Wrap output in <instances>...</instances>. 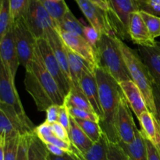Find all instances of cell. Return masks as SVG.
Segmentation results:
<instances>
[{"label": "cell", "mask_w": 160, "mask_h": 160, "mask_svg": "<svg viewBox=\"0 0 160 160\" xmlns=\"http://www.w3.org/2000/svg\"><path fill=\"white\" fill-rule=\"evenodd\" d=\"M24 86L41 112L52 105L62 106L65 101V95L44 64L38 45L34 57L25 68Z\"/></svg>", "instance_id": "cell-1"}, {"label": "cell", "mask_w": 160, "mask_h": 160, "mask_svg": "<svg viewBox=\"0 0 160 160\" xmlns=\"http://www.w3.org/2000/svg\"><path fill=\"white\" fill-rule=\"evenodd\" d=\"M95 73L98 82L100 105L103 112V118L99 124L108 142L119 143L117 117L120 98L123 93L120 84L101 67H95Z\"/></svg>", "instance_id": "cell-2"}, {"label": "cell", "mask_w": 160, "mask_h": 160, "mask_svg": "<svg viewBox=\"0 0 160 160\" xmlns=\"http://www.w3.org/2000/svg\"><path fill=\"white\" fill-rule=\"evenodd\" d=\"M117 36L102 34L95 48L97 67L107 72L117 82L131 81V78L117 42Z\"/></svg>", "instance_id": "cell-3"}, {"label": "cell", "mask_w": 160, "mask_h": 160, "mask_svg": "<svg viewBox=\"0 0 160 160\" xmlns=\"http://www.w3.org/2000/svg\"><path fill=\"white\" fill-rule=\"evenodd\" d=\"M117 39L131 80L142 91L148 110L156 117V111L153 97L154 82L148 67L142 61L136 50L130 48L120 38L117 37Z\"/></svg>", "instance_id": "cell-4"}, {"label": "cell", "mask_w": 160, "mask_h": 160, "mask_svg": "<svg viewBox=\"0 0 160 160\" xmlns=\"http://www.w3.org/2000/svg\"><path fill=\"white\" fill-rule=\"evenodd\" d=\"M0 105L13 109L27 125L35 128L23 109L15 86V78L2 63L0 65Z\"/></svg>", "instance_id": "cell-5"}, {"label": "cell", "mask_w": 160, "mask_h": 160, "mask_svg": "<svg viewBox=\"0 0 160 160\" xmlns=\"http://www.w3.org/2000/svg\"><path fill=\"white\" fill-rule=\"evenodd\" d=\"M111 9L108 11L114 31L118 38H129L128 26L131 15L139 11L137 0H109Z\"/></svg>", "instance_id": "cell-6"}, {"label": "cell", "mask_w": 160, "mask_h": 160, "mask_svg": "<svg viewBox=\"0 0 160 160\" xmlns=\"http://www.w3.org/2000/svg\"><path fill=\"white\" fill-rule=\"evenodd\" d=\"M12 25L20 64L26 68L34 56L38 39L30 30L23 18L14 21Z\"/></svg>", "instance_id": "cell-7"}, {"label": "cell", "mask_w": 160, "mask_h": 160, "mask_svg": "<svg viewBox=\"0 0 160 160\" xmlns=\"http://www.w3.org/2000/svg\"><path fill=\"white\" fill-rule=\"evenodd\" d=\"M24 20L37 39L44 38L48 31L57 28L41 0H31Z\"/></svg>", "instance_id": "cell-8"}, {"label": "cell", "mask_w": 160, "mask_h": 160, "mask_svg": "<svg viewBox=\"0 0 160 160\" xmlns=\"http://www.w3.org/2000/svg\"><path fill=\"white\" fill-rule=\"evenodd\" d=\"M88 21L89 25L95 28L101 34H106L117 36L108 11L105 10L91 0H74Z\"/></svg>", "instance_id": "cell-9"}, {"label": "cell", "mask_w": 160, "mask_h": 160, "mask_svg": "<svg viewBox=\"0 0 160 160\" xmlns=\"http://www.w3.org/2000/svg\"><path fill=\"white\" fill-rule=\"evenodd\" d=\"M37 45L45 67L53 77L66 97L71 90V86L61 69L51 45L45 38L38 39Z\"/></svg>", "instance_id": "cell-10"}, {"label": "cell", "mask_w": 160, "mask_h": 160, "mask_svg": "<svg viewBox=\"0 0 160 160\" xmlns=\"http://www.w3.org/2000/svg\"><path fill=\"white\" fill-rule=\"evenodd\" d=\"M117 131L119 142L129 144L135 138L138 128L134 123L131 107L125 98L121 97L117 117Z\"/></svg>", "instance_id": "cell-11"}, {"label": "cell", "mask_w": 160, "mask_h": 160, "mask_svg": "<svg viewBox=\"0 0 160 160\" xmlns=\"http://www.w3.org/2000/svg\"><path fill=\"white\" fill-rule=\"evenodd\" d=\"M58 34L66 46L87 61L94 69L97 67L96 53L93 47L83 36L66 32L56 28Z\"/></svg>", "instance_id": "cell-12"}, {"label": "cell", "mask_w": 160, "mask_h": 160, "mask_svg": "<svg viewBox=\"0 0 160 160\" xmlns=\"http://www.w3.org/2000/svg\"><path fill=\"white\" fill-rule=\"evenodd\" d=\"M0 57L1 63L9 70L15 78L20 64L14 36L13 25H11L7 32L0 38Z\"/></svg>", "instance_id": "cell-13"}, {"label": "cell", "mask_w": 160, "mask_h": 160, "mask_svg": "<svg viewBox=\"0 0 160 160\" xmlns=\"http://www.w3.org/2000/svg\"><path fill=\"white\" fill-rule=\"evenodd\" d=\"M128 34L129 38L138 46L153 47L158 43L148 31L139 11L133 12L131 15L128 26Z\"/></svg>", "instance_id": "cell-14"}, {"label": "cell", "mask_w": 160, "mask_h": 160, "mask_svg": "<svg viewBox=\"0 0 160 160\" xmlns=\"http://www.w3.org/2000/svg\"><path fill=\"white\" fill-rule=\"evenodd\" d=\"M80 87L83 94L90 102L95 113L100 117L101 120L103 118V112L100 105L99 93H98V82L95 71L87 70L83 73L80 80Z\"/></svg>", "instance_id": "cell-15"}, {"label": "cell", "mask_w": 160, "mask_h": 160, "mask_svg": "<svg viewBox=\"0 0 160 160\" xmlns=\"http://www.w3.org/2000/svg\"><path fill=\"white\" fill-rule=\"evenodd\" d=\"M120 86L127 102L138 118L148 110L142 91L132 80L120 83Z\"/></svg>", "instance_id": "cell-16"}, {"label": "cell", "mask_w": 160, "mask_h": 160, "mask_svg": "<svg viewBox=\"0 0 160 160\" xmlns=\"http://www.w3.org/2000/svg\"><path fill=\"white\" fill-rule=\"evenodd\" d=\"M138 52L152 77L153 82L160 88V44L153 47L138 46Z\"/></svg>", "instance_id": "cell-17"}, {"label": "cell", "mask_w": 160, "mask_h": 160, "mask_svg": "<svg viewBox=\"0 0 160 160\" xmlns=\"http://www.w3.org/2000/svg\"><path fill=\"white\" fill-rule=\"evenodd\" d=\"M141 132L160 151V124L156 117L149 110L138 117Z\"/></svg>", "instance_id": "cell-18"}, {"label": "cell", "mask_w": 160, "mask_h": 160, "mask_svg": "<svg viewBox=\"0 0 160 160\" xmlns=\"http://www.w3.org/2000/svg\"><path fill=\"white\" fill-rule=\"evenodd\" d=\"M65 45V44H64ZM66 46V45H65ZM67 49V57H68L69 66H70V74H71L72 83H73V88L71 90L76 91L79 93L83 94L80 87V80L82 77L83 73L87 70H92L95 71V69L88 63L83 58L72 52L70 48L66 46Z\"/></svg>", "instance_id": "cell-19"}, {"label": "cell", "mask_w": 160, "mask_h": 160, "mask_svg": "<svg viewBox=\"0 0 160 160\" xmlns=\"http://www.w3.org/2000/svg\"><path fill=\"white\" fill-rule=\"evenodd\" d=\"M69 154L74 160H108L107 140L103 134L102 138L85 152H80L73 147V151Z\"/></svg>", "instance_id": "cell-20"}, {"label": "cell", "mask_w": 160, "mask_h": 160, "mask_svg": "<svg viewBox=\"0 0 160 160\" xmlns=\"http://www.w3.org/2000/svg\"><path fill=\"white\" fill-rule=\"evenodd\" d=\"M131 160H148L145 138L141 131L138 130L135 138L129 144L119 142Z\"/></svg>", "instance_id": "cell-21"}, {"label": "cell", "mask_w": 160, "mask_h": 160, "mask_svg": "<svg viewBox=\"0 0 160 160\" xmlns=\"http://www.w3.org/2000/svg\"><path fill=\"white\" fill-rule=\"evenodd\" d=\"M69 134L73 147L81 153L87 152L94 144L73 117H71Z\"/></svg>", "instance_id": "cell-22"}, {"label": "cell", "mask_w": 160, "mask_h": 160, "mask_svg": "<svg viewBox=\"0 0 160 160\" xmlns=\"http://www.w3.org/2000/svg\"><path fill=\"white\" fill-rule=\"evenodd\" d=\"M48 151L45 144L34 134H30L28 160H48Z\"/></svg>", "instance_id": "cell-23"}, {"label": "cell", "mask_w": 160, "mask_h": 160, "mask_svg": "<svg viewBox=\"0 0 160 160\" xmlns=\"http://www.w3.org/2000/svg\"><path fill=\"white\" fill-rule=\"evenodd\" d=\"M41 1L47 12L56 23V26L58 28L59 23L62 22L63 17H65L67 11L70 9L65 0L60 2H52L48 1V0H41Z\"/></svg>", "instance_id": "cell-24"}, {"label": "cell", "mask_w": 160, "mask_h": 160, "mask_svg": "<svg viewBox=\"0 0 160 160\" xmlns=\"http://www.w3.org/2000/svg\"><path fill=\"white\" fill-rule=\"evenodd\" d=\"M84 25L75 17L70 9H69L57 28L66 32L84 37Z\"/></svg>", "instance_id": "cell-25"}, {"label": "cell", "mask_w": 160, "mask_h": 160, "mask_svg": "<svg viewBox=\"0 0 160 160\" xmlns=\"http://www.w3.org/2000/svg\"><path fill=\"white\" fill-rule=\"evenodd\" d=\"M64 103L68 107L78 108V109H84V110L90 111V112H95L85 95L76 91H70L68 95L66 96Z\"/></svg>", "instance_id": "cell-26"}, {"label": "cell", "mask_w": 160, "mask_h": 160, "mask_svg": "<svg viewBox=\"0 0 160 160\" xmlns=\"http://www.w3.org/2000/svg\"><path fill=\"white\" fill-rule=\"evenodd\" d=\"M75 120L93 143L98 142L103 136V131L98 123L78 119H75Z\"/></svg>", "instance_id": "cell-27"}, {"label": "cell", "mask_w": 160, "mask_h": 160, "mask_svg": "<svg viewBox=\"0 0 160 160\" xmlns=\"http://www.w3.org/2000/svg\"><path fill=\"white\" fill-rule=\"evenodd\" d=\"M18 134H20L12 121L3 111L0 110V141L6 142Z\"/></svg>", "instance_id": "cell-28"}, {"label": "cell", "mask_w": 160, "mask_h": 160, "mask_svg": "<svg viewBox=\"0 0 160 160\" xmlns=\"http://www.w3.org/2000/svg\"><path fill=\"white\" fill-rule=\"evenodd\" d=\"M12 24L10 0H0V38L7 32Z\"/></svg>", "instance_id": "cell-29"}, {"label": "cell", "mask_w": 160, "mask_h": 160, "mask_svg": "<svg viewBox=\"0 0 160 160\" xmlns=\"http://www.w3.org/2000/svg\"><path fill=\"white\" fill-rule=\"evenodd\" d=\"M31 0H10L11 20L13 23L19 19H25Z\"/></svg>", "instance_id": "cell-30"}, {"label": "cell", "mask_w": 160, "mask_h": 160, "mask_svg": "<svg viewBox=\"0 0 160 160\" xmlns=\"http://www.w3.org/2000/svg\"><path fill=\"white\" fill-rule=\"evenodd\" d=\"M142 18L143 19L144 22L148 28V31L152 36L153 38L156 39V38L160 36V17L153 15V14L148 13V12H144V11H139Z\"/></svg>", "instance_id": "cell-31"}, {"label": "cell", "mask_w": 160, "mask_h": 160, "mask_svg": "<svg viewBox=\"0 0 160 160\" xmlns=\"http://www.w3.org/2000/svg\"><path fill=\"white\" fill-rule=\"evenodd\" d=\"M108 160H131L119 143H112L107 141Z\"/></svg>", "instance_id": "cell-32"}, {"label": "cell", "mask_w": 160, "mask_h": 160, "mask_svg": "<svg viewBox=\"0 0 160 160\" xmlns=\"http://www.w3.org/2000/svg\"><path fill=\"white\" fill-rule=\"evenodd\" d=\"M20 138V134H18L6 141V146H5L4 160H17Z\"/></svg>", "instance_id": "cell-33"}, {"label": "cell", "mask_w": 160, "mask_h": 160, "mask_svg": "<svg viewBox=\"0 0 160 160\" xmlns=\"http://www.w3.org/2000/svg\"><path fill=\"white\" fill-rule=\"evenodd\" d=\"M68 109L71 117L74 119L83 120H90V121H94L95 123H98L101 121L100 117L95 112H90V111L84 110V109L73 107H68Z\"/></svg>", "instance_id": "cell-34"}, {"label": "cell", "mask_w": 160, "mask_h": 160, "mask_svg": "<svg viewBox=\"0 0 160 160\" xmlns=\"http://www.w3.org/2000/svg\"><path fill=\"white\" fill-rule=\"evenodd\" d=\"M139 11L148 12L153 15H160V0H137Z\"/></svg>", "instance_id": "cell-35"}, {"label": "cell", "mask_w": 160, "mask_h": 160, "mask_svg": "<svg viewBox=\"0 0 160 160\" xmlns=\"http://www.w3.org/2000/svg\"><path fill=\"white\" fill-rule=\"evenodd\" d=\"M102 34L91 25H84V37L86 40L88 42V43L92 45L95 51L97 45L101 38Z\"/></svg>", "instance_id": "cell-36"}, {"label": "cell", "mask_w": 160, "mask_h": 160, "mask_svg": "<svg viewBox=\"0 0 160 160\" xmlns=\"http://www.w3.org/2000/svg\"><path fill=\"white\" fill-rule=\"evenodd\" d=\"M30 134L20 135L17 160H28V144Z\"/></svg>", "instance_id": "cell-37"}, {"label": "cell", "mask_w": 160, "mask_h": 160, "mask_svg": "<svg viewBox=\"0 0 160 160\" xmlns=\"http://www.w3.org/2000/svg\"><path fill=\"white\" fill-rule=\"evenodd\" d=\"M58 122L60 124H62L67 129V131L68 132H70V123H71V116H70V112H69L68 106L65 103H63L60 106L59 120H58Z\"/></svg>", "instance_id": "cell-38"}, {"label": "cell", "mask_w": 160, "mask_h": 160, "mask_svg": "<svg viewBox=\"0 0 160 160\" xmlns=\"http://www.w3.org/2000/svg\"><path fill=\"white\" fill-rule=\"evenodd\" d=\"M52 128L53 134H54L56 137L59 138L61 140L64 141V142H68V143H71L69 132L62 124H60V123H59V122L52 123Z\"/></svg>", "instance_id": "cell-39"}, {"label": "cell", "mask_w": 160, "mask_h": 160, "mask_svg": "<svg viewBox=\"0 0 160 160\" xmlns=\"http://www.w3.org/2000/svg\"><path fill=\"white\" fill-rule=\"evenodd\" d=\"M34 132L41 140H42V139L48 137V136L53 134L52 124L46 121L42 123V124H40L39 126L36 127V128H34Z\"/></svg>", "instance_id": "cell-40"}, {"label": "cell", "mask_w": 160, "mask_h": 160, "mask_svg": "<svg viewBox=\"0 0 160 160\" xmlns=\"http://www.w3.org/2000/svg\"><path fill=\"white\" fill-rule=\"evenodd\" d=\"M60 106H59V105H52L51 106H49L45 111L46 112V120L45 121L51 124L58 122Z\"/></svg>", "instance_id": "cell-41"}, {"label": "cell", "mask_w": 160, "mask_h": 160, "mask_svg": "<svg viewBox=\"0 0 160 160\" xmlns=\"http://www.w3.org/2000/svg\"><path fill=\"white\" fill-rule=\"evenodd\" d=\"M148 160H160V151L148 140L145 138Z\"/></svg>", "instance_id": "cell-42"}, {"label": "cell", "mask_w": 160, "mask_h": 160, "mask_svg": "<svg viewBox=\"0 0 160 160\" xmlns=\"http://www.w3.org/2000/svg\"><path fill=\"white\" fill-rule=\"evenodd\" d=\"M153 97H154V104L156 107V117L160 124V88L156 84H153Z\"/></svg>", "instance_id": "cell-43"}, {"label": "cell", "mask_w": 160, "mask_h": 160, "mask_svg": "<svg viewBox=\"0 0 160 160\" xmlns=\"http://www.w3.org/2000/svg\"><path fill=\"white\" fill-rule=\"evenodd\" d=\"M46 148L48 149V152L51 153L52 155H54L56 156H64L66 155L69 154L67 152H66L65 150H63L62 148H59V147L56 146V145H51V144H47Z\"/></svg>", "instance_id": "cell-44"}, {"label": "cell", "mask_w": 160, "mask_h": 160, "mask_svg": "<svg viewBox=\"0 0 160 160\" xmlns=\"http://www.w3.org/2000/svg\"><path fill=\"white\" fill-rule=\"evenodd\" d=\"M94 3L98 5L101 8L106 11H109L111 9V5L109 0H91Z\"/></svg>", "instance_id": "cell-45"}, {"label": "cell", "mask_w": 160, "mask_h": 160, "mask_svg": "<svg viewBox=\"0 0 160 160\" xmlns=\"http://www.w3.org/2000/svg\"><path fill=\"white\" fill-rule=\"evenodd\" d=\"M48 160H74L70 154H67L64 156H56L54 155H52L49 152H48Z\"/></svg>", "instance_id": "cell-46"}, {"label": "cell", "mask_w": 160, "mask_h": 160, "mask_svg": "<svg viewBox=\"0 0 160 160\" xmlns=\"http://www.w3.org/2000/svg\"><path fill=\"white\" fill-rule=\"evenodd\" d=\"M48 1H52V2H60V1H62V0H48Z\"/></svg>", "instance_id": "cell-47"}]
</instances>
